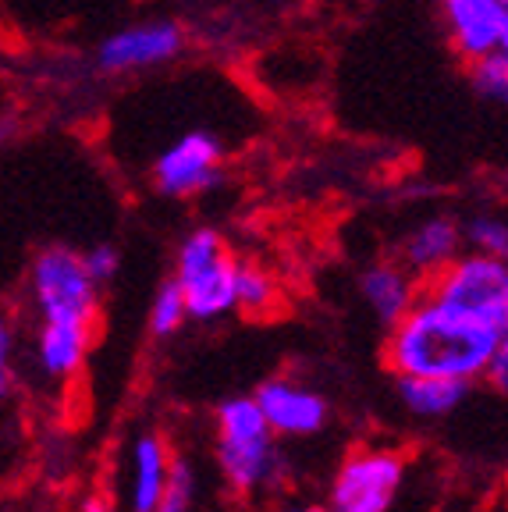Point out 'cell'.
<instances>
[{
	"instance_id": "cell-8",
	"label": "cell",
	"mask_w": 508,
	"mask_h": 512,
	"mask_svg": "<svg viewBox=\"0 0 508 512\" xmlns=\"http://www.w3.org/2000/svg\"><path fill=\"white\" fill-rule=\"evenodd\" d=\"M405 477V459L395 452H363L338 470L324 512H388Z\"/></svg>"
},
{
	"instance_id": "cell-14",
	"label": "cell",
	"mask_w": 508,
	"mask_h": 512,
	"mask_svg": "<svg viewBox=\"0 0 508 512\" xmlns=\"http://www.w3.org/2000/svg\"><path fill=\"white\" fill-rule=\"evenodd\" d=\"M167 470V448L157 434H143L132 448V512H157L160 495H164Z\"/></svg>"
},
{
	"instance_id": "cell-4",
	"label": "cell",
	"mask_w": 508,
	"mask_h": 512,
	"mask_svg": "<svg viewBox=\"0 0 508 512\" xmlns=\"http://www.w3.org/2000/svg\"><path fill=\"white\" fill-rule=\"evenodd\" d=\"M427 296L508 331V264L501 256L459 253L427 278Z\"/></svg>"
},
{
	"instance_id": "cell-18",
	"label": "cell",
	"mask_w": 508,
	"mask_h": 512,
	"mask_svg": "<svg viewBox=\"0 0 508 512\" xmlns=\"http://www.w3.org/2000/svg\"><path fill=\"white\" fill-rule=\"evenodd\" d=\"M462 228V242H466L473 253H487V256H508V228L498 214H473Z\"/></svg>"
},
{
	"instance_id": "cell-3",
	"label": "cell",
	"mask_w": 508,
	"mask_h": 512,
	"mask_svg": "<svg viewBox=\"0 0 508 512\" xmlns=\"http://www.w3.org/2000/svg\"><path fill=\"white\" fill-rule=\"evenodd\" d=\"M175 281L192 320H217L235 310V260L214 228H196L182 239Z\"/></svg>"
},
{
	"instance_id": "cell-10",
	"label": "cell",
	"mask_w": 508,
	"mask_h": 512,
	"mask_svg": "<svg viewBox=\"0 0 508 512\" xmlns=\"http://www.w3.org/2000/svg\"><path fill=\"white\" fill-rule=\"evenodd\" d=\"M267 420L270 434H288V438H306L327 424V402L317 392L292 381H267L253 395Z\"/></svg>"
},
{
	"instance_id": "cell-15",
	"label": "cell",
	"mask_w": 508,
	"mask_h": 512,
	"mask_svg": "<svg viewBox=\"0 0 508 512\" xmlns=\"http://www.w3.org/2000/svg\"><path fill=\"white\" fill-rule=\"evenodd\" d=\"M398 392H402V402L409 413L448 416L469 395V381H455V377H402Z\"/></svg>"
},
{
	"instance_id": "cell-9",
	"label": "cell",
	"mask_w": 508,
	"mask_h": 512,
	"mask_svg": "<svg viewBox=\"0 0 508 512\" xmlns=\"http://www.w3.org/2000/svg\"><path fill=\"white\" fill-rule=\"evenodd\" d=\"M441 18L466 64L508 50V0H441Z\"/></svg>"
},
{
	"instance_id": "cell-7",
	"label": "cell",
	"mask_w": 508,
	"mask_h": 512,
	"mask_svg": "<svg viewBox=\"0 0 508 512\" xmlns=\"http://www.w3.org/2000/svg\"><path fill=\"white\" fill-rule=\"evenodd\" d=\"M185 50V29L175 18H146V22L125 25L111 32L96 47V68L107 75L146 72L171 64Z\"/></svg>"
},
{
	"instance_id": "cell-17",
	"label": "cell",
	"mask_w": 508,
	"mask_h": 512,
	"mask_svg": "<svg viewBox=\"0 0 508 512\" xmlns=\"http://www.w3.org/2000/svg\"><path fill=\"white\" fill-rule=\"evenodd\" d=\"M278 299V285L263 267L235 264V306L246 313H267Z\"/></svg>"
},
{
	"instance_id": "cell-20",
	"label": "cell",
	"mask_w": 508,
	"mask_h": 512,
	"mask_svg": "<svg viewBox=\"0 0 508 512\" xmlns=\"http://www.w3.org/2000/svg\"><path fill=\"white\" fill-rule=\"evenodd\" d=\"M82 267H86V274L96 281V285H107V281L118 274L121 253L111 246V242H100V246H93L89 253H82Z\"/></svg>"
},
{
	"instance_id": "cell-1",
	"label": "cell",
	"mask_w": 508,
	"mask_h": 512,
	"mask_svg": "<svg viewBox=\"0 0 508 512\" xmlns=\"http://www.w3.org/2000/svg\"><path fill=\"white\" fill-rule=\"evenodd\" d=\"M501 342H508L505 328H494L487 320L420 296L413 310L391 324L388 363L398 370V377L473 381L484 374L487 360Z\"/></svg>"
},
{
	"instance_id": "cell-16",
	"label": "cell",
	"mask_w": 508,
	"mask_h": 512,
	"mask_svg": "<svg viewBox=\"0 0 508 512\" xmlns=\"http://www.w3.org/2000/svg\"><path fill=\"white\" fill-rule=\"evenodd\" d=\"M469 86L487 104H505L508 100V50H494L487 57L469 61Z\"/></svg>"
},
{
	"instance_id": "cell-2",
	"label": "cell",
	"mask_w": 508,
	"mask_h": 512,
	"mask_svg": "<svg viewBox=\"0 0 508 512\" xmlns=\"http://www.w3.org/2000/svg\"><path fill=\"white\" fill-rule=\"evenodd\" d=\"M217 463L231 488L256 491L278 477L281 456L256 399H228L217 409Z\"/></svg>"
},
{
	"instance_id": "cell-6",
	"label": "cell",
	"mask_w": 508,
	"mask_h": 512,
	"mask_svg": "<svg viewBox=\"0 0 508 512\" xmlns=\"http://www.w3.org/2000/svg\"><path fill=\"white\" fill-rule=\"evenodd\" d=\"M224 146L207 128H192L175 143H167L153 160V185L171 200H189L199 192H210L221 182Z\"/></svg>"
},
{
	"instance_id": "cell-13",
	"label": "cell",
	"mask_w": 508,
	"mask_h": 512,
	"mask_svg": "<svg viewBox=\"0 0 508 512\" xmlns=\"http://www.w3.org/2000/svg\"><path fill=\"white\" fill-rule=\"evenodd\" d=\"M93 338V324H68V320H43L36 338V356L50 377H72L82 367Z\"/></svg>"
},
{
	"instance_id": "cell-23",
	"label": "cell",
	"mask_w": 508,
	"mask_h": 512,
	"mask_svg": "<svg viewBox=\"0 0 508 512\" xmlns=\"http://www.w3.org/2000/svg\"><path fill=\"white\" fill-rule=\"evenodd\" d=\"M82 512H111L107 509V502H100V498H93V502H86V509Z\"/></svg>"
},
{
	"instance_id": "cell-24",
	"label": "cell",
	"mask_w": 508,
	"mask_h": 512,
	"mask_svg": "<svg viewBox=\"0 0 508 512\" xmlns=\"http://www.w3.org/2000/svg\"><path fill=\"white\" fill-rule=\"evenodd\" d=\"M285 512H324L320 505H295V509H285Z\"/></svg>"
},
{
	"instance_id": "cell-5",
	"label": "cell",
	"mask_w": 508,
	"mask_h": 512,
	"mask_svg": "<svg viewBox=\"0 0 508 512\" xmlns=\"http://www.w3.org/2000/svg\"><path fill=\"white\" fill-rule=\"evenodd\" d=\"M29 288L43 320H68V324H93L96 317V281L82 267L75 249L50 246L32 260Z\"/></svg>"
},
{
	"instance_id": "cell-21",
	"label": "cell",
	"mask_w": 508,
	"mask_h": 512,
	"mask_svg": "<svg viewBox=\"0 0 508 512\" xmlns=\"http://www.w3.org/2000/svg\"><path fill=\"white\" fill-rule=\"evenodd\" d=\"M11 349H15V335L8 324H0V399L11 392Z\"/></svg>"
},
{
	"instance_id": "cell-12",
	"label": "cell",
	"mask_w": 508,
	"mask_h": 512,
	"mask_svg": "<svg viewBox=\"0 0 508 512\" xmlns=\"http://www.w3.org/2000/svg\"><path fill=\"white\" fill-rule=\"evenodd\" d=\"M359 292H363L366 306L374 310V317L391 328V324H398L405 313L413 310L416 299H420V278L398 264H377L363 274Z\"/></svg>"
},
{
	"instance_id": "cell-19",
	"label": "cell",
	"mask_w": 508,
	"mask_h": 512,
	"mask_svg": "<svg viewBox=\"0 0 508 512\" xmlns=\"http://www.w3.org/2000/svg\"><path fill=\"white\" fill-rule=\"evenodd\" d=\"M185 296H182V288H178L175 278H167L164 285L157 288V296H153L150 303V331L157 338H167V335H175L178 328L185 324Z\"/></svg>"
},
{
	"instance_id": "cell-22",
	"label": "cell",
	"mask_w": 508,
	"mask_h": 512,
	"mask_svg": "<svg viewBox=\"0 0 508 512\" xmlns=\"http://www.w3.org/2000/svg\"><path fill=\"white\" fill-rule=\"evenodd\" d=\"M480 377H487L494 388H505V384H508V342H501L498 349H494V356L487 360V367H484V374H480Z\"/></svg>"
},
{
	"instance_id": "cell-11",
	"label": "cell",
	"mask_w": 508,
	"mask_h": 512,
	"mask_svg": "<svg viewBox=\"0 0 508 512\" xmlns=\"http://www.w3.org/2000/svg\"><path fill=\"white\" fill-rule=\"evenodd\" d=\"M459 253H462L459 221L448 214H434L423 224H416L413 235L405 239V271H413L416 278H434Z\"/></svg>"
}]
</instances>
